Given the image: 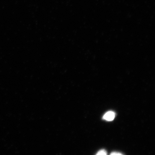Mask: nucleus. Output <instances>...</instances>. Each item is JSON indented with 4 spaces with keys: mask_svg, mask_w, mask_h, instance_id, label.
<instances>
[{
    "mask_svg": "<svg viewBox=\"0 0 155 155\" xmlns=\"http://www.w3.org/2000/svg\"><path fill=\"white\" fill-rule=\"evenodd\" d=\"M115 117V114L113 111L107 112L103 116V119L108 121H113Z\"/></svg>",
    "mask_w": 155,
    "mask_h": 155,
    "instance_id": "obj_1",
    "label": "nucleus"
},
{
    "mask_svg": "<svg viewBox=\"0 0 155 155\" xmlns=\"http://www.w3.org/2000/svg\"><path fill=\"white\" fill-rule=\"evenodd\" d=\"M107 154V151L105 150H101L99 151L96 155H106Z\"/></svg>",
    "mask_w": 155,
    "mask_h": 155,
    "instance_id": "obj_2",
    "label": "nucleus"
},
{
    "mask_svg": "<svg viewBox=\"0 0 155 155\" xmlns=\"http://www.w3.org/2000/svg\"><path fill=\"white\" fill-rule=\"evenodd\" d=\"M111 155H123L122 153H120L119 152H113L111 153L110 154Z\"/></svg>",
    "mask_w": 155,
    "mask_h": 155,
    "instance_id": "obj_3",
    "label": "nucleus"
}]
</instances>
